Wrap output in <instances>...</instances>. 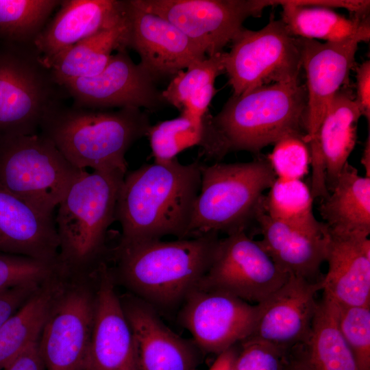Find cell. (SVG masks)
<instances>
[{"label": "cell", "mask_w": 370, "mask_h": 370, "mask_svg": "<svg viewBox=\"0 0 370 370\" xmlns=\"http://www.w3.org/2000/svg\"><path fill=\"white\" fill-rule=\"evenodd\" d=\"M201 162L145 164L126 173L120 187L115 219L121 226L119 244L130 245L166 236L188 238L201 184Z\"/></svg>", "instance_id": "cell-1"}, {"label": "cell", "mask_w": 370, "mask_h": 370, "mask_svg": "<svg viewBox=\"0 0 370 370\" xmlns=\"http://www.w3.org/2000/svg\"><path fill=\"white\" fill-rule=\"evenodd\" d=\"M306 106L299 79L232 95L217 114L203 117L201 155L220 160L232 151L258 153L287 134H305Z\"/></svg>", "instance_id": "cell-2"}, {"label": "cell", "mask_w": 370, "mask_h": 370, "mask_svg": "<svg viewBox=\"0 0 370 370\" xmlns=\"http://www.w3.org/2000/svg\"><path fill=\"white\" fill-rule=\"evenodd\" d=\"M217 233L172 241L118 244L109 260L116 284L153 308L182 304L206 273L219 241Z\"/></svg>", "instance_id": "cell-3"}, {"label": "cell", "mask_w": 370, "mask_h": 370, "mask_svg": "<svg viewBox=\"0 0 370 370\" xmlns=\"http://www.w3.org/2000/svg\"><path fill=\"white\" fill-rule=\"evenodd\" d=\"M151 125L140 108L99 110L66 106L61 101L49 110L40 130L77 169L127 173L126 152L147 135Z\"/></svg>", "instance_id": "cell-4"}, {"label": "cell", "mask_w": 370, "mask_h": 370, "mask_svg": "<svg viewBox=\"0 0 370 370\" xmlns=\"http://www.w3.org/2000/svg\"><path fill=\"white\" fill-rule=\"evenodd\" d=\"M125 174L120 170L85 171L58 206V264L63 274H86L108 261L107 234L116 221V201Z\"/></svg>", "instance_id": "cell-5"}, {"label": "cell", "mask_w": 370, "mask_h": 370, "mask_svg": "<svg viewBox=\"0 0 370 370\" xmlns=\"http://www.w3.org/2000/svg\"><path fill=\"white\" fill-rule=\"evenodd\" d=\"M200 170V188L188 238L246 231L263 207L264 191L277 178L267 158L247 162L201 163Z\"/></svg>", "instance_id": "cell-6"}, {"label": "cell", "mask_w": 370, "mask_h": 370, "mask_svg": "<svg viewBox=\"0 0 370 370\" xmlns=\"http://www.w3.org/2000/svg\"><path fill=\"white\" fill-rule=\"evenodd\" d=\"M63 95L33 44H0V141L37 134Z\"/></svg>", "instance_id": "cell-7"}, {"label": "cell", "mask_w": 370, "mask_h": 370, "mask_svg": "<svg viewBox=\"0 0 370 370\" xmlns=\"http://www.w3.org/2000/svg\"><path fill=\"white\" fill-rule=\"evenodd\" d=\"M85 171L40 133L0 141V186L46 213L53 214Z\"/></svg>", "instance_id": "cell-8"}, {"label": "cell", "mask_w": 370, "mask_h": 370, "mask_svg": "<svg viewBox=\"0 0 370 370\" xmlns=\"http://www.w3.org/2000/svg\"><path fill=\"white\" fill-rule=\"evenodd\" d=\"M225 52L224 72L233 95L258 87L299 79L301 70L298 38L281 19L273 16L259 30L243 28Z\"/></svg>", "instance_id": "cell-9"}, {"label": "cell", "mask_w": 370, "mask_h": 370, "mask_svg": "<svg viewBox=\"0 0 370 370\" xmlns=\"http://www.w3.org/2000/svg\"><path fill=\"white\" fill-rule=\"evenodd\" d=\"M95 302L93 271L69 277L38 339L46 370H84Z\"/></svg>", "instance_id": "cell-10"}, {"label": "cell", "mask_w": 370, "mask_h": 370, "mask_svg": "<svg viewBox=\"0 0 370 370\" xmlns=\"http://www.w3.org/2000/svg\"><path fill=\"white\" fill-rule=\"evenodd\" d=\"M138 8L160 16L180 29L207 56L223 52L244 28L249 17H259L271 0H131Z\"/></svg>", "instance_id": "cell-11"}, {"label": "cell", "mask_w": 370, "mask_h": 370, "mask_svg": "<svg viewBox=\"0 0 370 370\" xmlns=\"http://www.w3.org/2000/svg\"><path fill=\"white\" fill-rule=\"evenodd\" d=\"M289 276L258 241L241 230L219 239L211 264L197 287L224 291L258 304Z\"/></svg>", "instance_id": "cell-12"}, {"label": "cell", "mask_w": 370, "mask_h": 370, "mask_svg": "<svg viewBox=\"0 0 370 370\" xmlns=\"http://www.w3.org/2000/svg\"><path fill=\"white\" fill-rule=\"evenodd\" d=\"M156 83L127 50H122L112 56L100 73L70 79L60 86L77 107L99 110L144 108L153 112L167 104Z\"/></svg>", "instance_id": "cell-13"}, {"label": "cell", "mask_w": 370, "mask_h": 370, "mask_svg": "<svg viewBox=\"0 0 370 370\" xmlns=\"http://www.w3.org/2000/svg\"><path fill=\"white\" fill-rule=\"evenodd\" d=\"M257 314V304L197 287L182 303L180 319L200 352L218 355L251 335Z\"/></svg>", "instance_id": "cell-14"}, {"label": "cell", "mask_w": 370, "mask_h": 370, "mask_svg": "<svg viewBox=\"0 0 370 370\" xmlns=\"http://www.w3.org/2000/svg\"><path fill=\"white\" fill-rule=\"evenodd\" d=\"M95 312L84 370H140L130 324L108 262L94 270Z\"/></svg>", "instance_id": "cell-15"}, {"label": "cell", "mask_w": 370, "mask_h": 370, "mask_svg": "<svg viewBox=\"0 0 370 370\" xmlns=\"http://www.w3.org/2000/svg\"><path fill=\"white\" fill-rule=\"evenodd\" d=\"M361 114L349 86L334 97L320 123L314 140L308 145L313 198L326 197L353 151Z\"/></svg>", "instance_id": "cell-16"}, {"label": "cell", "mask_w": 370, "mask_h": 370, "mask_svg": "<svg viewBox=\"0 0 370 370\" xmlns=\"http://www.w3.org/2000/svg\"><path fill=\"white\" fill-rule=\"evenodd\" d=\"M297 38L301 69L306 77L304 140L308 145L314 140L331 101L343 87L348 85L359 42L356 40L323 42Z\"/></svg>", "instance_id": "cell-17"}, {"label": "cell", "mask_w": 370, "mask_h": 370, "mask_svg": "<svg viewBox=\"0 0 370 370\" xmlns=\"http://www.w3.org/2000/svg\"><path fill=\"white\" fill-rule=\"evenodd\" d=\"M128 1L129 48L153 80L175 77L207 56L204 50L165 18L146 12Z\"/></svg>", "instance_id": "cell-18"}, {"label": "cell", "mask_w": 370, "mask_h": 370, "mask_svg": "<svg viewBox=\"0 0 370 370\" xmlns=\"http://www.w3.org/2000/svg\"><path fill=\"white\" fill-rule=\"evenodd\" d=\"M321 281L314 282L290 275L280 288L257 304V318L249 337L288 349L304 345L317 308L316 295L321 291Z\"/></svg>", "instance_id": "cell-19"}, {"label": "cell", "mask_w": 370, "mask_h": 370, "mask_svg": "<svg viewBox=\"0 0 370 370\" xmlns=\"http://www.w3.org/2000/svg\"><path fill=\"white\" fill-rule=\"evenodd\" d=\"M131 328L140 370H196L199 349L169 329L152 306L133 295L120 296Z\"/></svg>", "instance_id": "cell-20"}, {"label": "cell", "mask_w": 370, "mask_h": 370, "mask_svg": "<svg viewBox=\"0 0 370 370\" xmlns=\"http://www.w3.org/2000/svg\"><path fill=\"white\" fill-rule=\"evenodd\" d=\"M33 45L44 62L64 49L128 19V1L61 0Z\"/></svg>", "instance_id": "cell-21"}, {"label": "cell", "mask_w": 370, "mask_h": 370, "mask_svg": "<svg viewBox=\"0 0 370 370\" xmlns=\"http://www.w3.org/2000/svg\"><path fill=\"white\" fill-rule=\"evenodd\" d=\"M60 241L52 214L0 186V254L58 264Z\"/></svg>", "instance_id": "cell-22"}, {"label": "cell", "mask_w": 370, "mask_h": 370, "mask_svg": "<svg viewBox=\"0 0 370 370\" xmlns=\"http://www.w3.org/2000/svg\"><path fill=\"white\" fill-rule=\"evenodd\" d=\"M281 20L292 35L305 39L339 42H369V15L345 16L333 8H345L356 12L360 1H280Z\"/></svg>", "instance_id": "cell-23"}, {"label": "cell", "mask_w": 370, "mask_h": 370, "mask_svg": "<svg viewBox=\"0 0 370 370\" xmlns=\"http://www.w3.org/2000/svg\"><path fill=\"white\" fill-rule=\"evenodd\" d=\"M329 233L321 291L338 305L370 306V240L360 234Z\"/></svg>", "instance_id": "cell-24"}, {"label": "cell", "mask_w": 370, "mask_h": 370, "mask_svg": "<svg viewBox=\"0 0 370 370\" xmlns=\"http://www.w3.org/2000/svg\"><path fill=\"white\" fill-rule=\"evenodd\" d=\"M262 239L258 241L275 263L289 275L317 282L322 280L329 242L325 233L302 230L275 220L264 208L256 217Z\"/></svg>", "instance_id": "cell-25"}, {"label": "cell", "mask_w": 370, "mask_h": 370, "mask_svg": "<svg viewBox=\"0 0 370 370\" xmlns=\"http://www.w3.org/2000/svg\"><path fill=\"white\" fill-rule=\"evenodd\" d=\"M323 222L331 234H370V177L359 175L347 162L319 207Z\"/></svg>", "instance_id": "cell-26"}, {"label": "cell", "mask_w": 370, "mask_h": 370, "mask_svg": "<svg viewBox=\"0 0 370 370\" xmlns=\"http://www.w3.org/2000/svg\"><path fill=\"white\" fill-rule=\"evenodd\" d=\"M58 273L42 286L0 326V370L38 341L50 311L69 279Z\"/></svg>", "instance_id": "cell-27"}, {"label": "cell", "mask_w": 370, "mask_h": 370, "mask_svg": "<svg viewBox=\"0 0 370 370\" xmlns=\"http://www.w3.org/2000/svg\"><path fill=\"white\" fill-rule=\"evenodd\" d=\"M130 31L128 17L126 21L82 40L44 62L60 86L70 79L96 75L107 66L114 51L129 48Z\"/></svg>", "instance_id": "cell-28"}, {"label": "cell", "mask_w": 370, "mask_h": 370, "mask_svg": "<svg viewBox=\"0 0 370 370\" xmlns=\"http://www.w3.org/2000/svg\"><path fill=\"white\" fill-rule=\"evenodd\" d=\"M304 349L312 370H360L339 330L336 304L324 295Z\"/></svg>", "instance_id": "cell-29"}, {"label": "cell", "mask_w": 370, "mask_h": 370, "mask_svg": "<svg viewBox=\"0 0 370 370\" xmlns=\"http://www.w3.org/2000/svg\"><path fill=\"white\" fill-rule=\"evenodd\" d=\"M225 52H221L180 71L162 91L167 104L177 108L182 114L201 121L217 90L216 77L224 72Z\"/></svg>", "instance_id": "cell-30"}, {"label": "cell", "mask_w": 370, "mask_h": 370, "mask_svg": "<svg viewBox=\"0 0 370 370\" xmlns=\"http://www.w3.org/2000/svg\"><path fill=\"white\" fill-rule=\"evenodd\" d=\"M310 188L301 180L276 178L264 196L263 208L272 219L288 225L319 233L328 232L312 210Z\"/></svg>", "instance_id": "cell-31"}, {"label": "cell", "mask_w": 370, "mask_h": 370, "mask_svg": "<svg viewBox=\"0 0 370 370\" xmlns=\"http://www.w3.org/2000/svg\"><path fill=\"white\" fill-rule=\"evenodd\" d=\"M61 0H0V42L32 45Z\"/></svg>", "instance_id": "cell-32"}, {"label": "cell", "mask_w": 370, "mask_h": 370, "mask_svg": "<svg viewBox=\"0 0 370 370\" xmlns=\"http://www.w3.org/2000/svg\"><path fill=\"white\" fill-rule=\"evenodd\" d=\"M202 130V121L182 114L177 118L151 125L147 136L154 162H171L184 149L199 146Z\"/></svg>", "instance_id": "cell-33"}, {"label": "cell", "mask_w": 370, "mask_h": 370, "mask_svg": "<svg viewBox=\"0 0 370 370\" xmlns=\"http://www.w3.org/2000/svg\"><path fill=\"white\" fill-rule=\"evenodd\" d=\"M336 304L339 330L360 370H370V306Z\"/></svg>", "instance_id": "cell-34"}, {"label": "cell", "mask_w": 370, "mask_h": 370, "mask_svg": "<svg viewBox=\"0 0 370 370\" xmlns=\"http://www.w3.org/2000/svg\"><path fill=\"white\" fill-rule=\"evenodd\" d=\"M304 134H287L274 143L267 159L277 178L301 180L310 165V154Z\"/></svg>", "instance_id": "cell-35"}, {"label": "cell", "mask_w": 370, "mask_h": 370, "mask_svg": "<svg viewBox=\"0 0 370 370\" xmlns=\"http://www.w3.org/2000/svg\"><path fill=\"white\" fill-rule=\"evenodd\" d=\"M60 273L57 264L0 254V291L18 286L41 285Z\"/></svg>", "instance_id": "cell-36"}, {"label": "cell", "mask_w": 370, "mask_h": 370, "mask_svg": "<svg viewBox=\"0 0 370 370\" xmlns=\"http://www.w3.org/2000/svg\"><path fill=\"white\" fill-rule=\"evenodd\" d=\"M293 349H285L264 340L248 337L238 344L235 369L284 370Z\"/></svg>", "instance_id": "cell-37"}, {"label": "cell", "mask_w": 370, "mask_h": 370, "mask_svg": "<svg viewBox=\"0 0 370 370\" xmlns=\"http://www.w3.org/2000/svg\"><path fill=\"white\" fill-rule=\"evenodd\" d=\"M42 284L18 286L0 291V326Z\"/></svg>", "instance_id": "cell-38"}, {"label": "cell", "mask_w": 370, "mask_h": 370, "mask_svg": "<svg viewBox=\"0 0 370 370\" xmlns=\"http://www.w3.org/2000/svg\"><path fill=\"white\" fill-rule=\"evenodd\" d=\"M355 102L361 116L370 121V61L366 60L356 68Z\"/></svg>", "instance_id": "cell-39"}, {"label": "cell", "mask_w": 370, "mask_h": 370, "mask_svg": "<svg viewBox=\"0 0 370 370\" xmlns=\"http://www.w3.org/2000/svg\"><path fill=\"white\" fill-rule=\"evenodd\" d=\"M3 370H46L40 354L38 341L29 345Z\"/></svg>", "instance_id": "cell-40"}, {"label": "cell", "mask_w": 370, "mask_h": 370, "mask_svg": "<svg viewBox=\"0 0 370 370\" xmlns=\"http://www.w3.org/2000/svg\"><path fill=\"white\" fill-rule=\"evenodd\" d=\"M238 344L219 354L208 370H236Z\"/></svg>", "instance_id": "cell-41"}, {"label": "cell", "mask_w": 370, "mask_h": 370, "mask_svg": "<svg viewBox=\"0 0 370 370\" xmlns=\"http://www.w3.org/2000/svg\"><path fill=\"white\" fill-rule=\"evenodd\" d=\"M284 370H312L305 355L304 345L294 347Z\"/></svg>", "instance_id": "cell-42"}, {"label": "cell", "mask_w": 370, "mask_h": 370, "mask_svg": "<svg viewBox=\"0 0 370 370\" xmlns=\"http://www.w3.org/2000/svg\"><path fill=\"white\" fill-rule=\"evenodd\" d=\"M361 163L363 164L365 171L366 177H370V140L369 135L366 141L365 146L363 150L362 156Z\"/></svg>", "instance_id": "cell-43"}]
</instances>
